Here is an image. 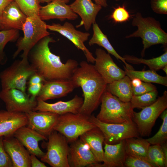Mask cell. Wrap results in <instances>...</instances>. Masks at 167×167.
Wrapping results in <instances>:
<instances>
[{"label":"cell","instance_id":"cell-1","mask_svg":"<svg viewBox=\"0 0 167 167\" xmlns=\"http://www.w3.org/2000/svg\"><path fill=\"white\" fill-rule=\"evenodd\" d=\"M54 42L49 36L40 40L28 54L30 63L46 80L71 79L78 63L72 59L63 63L60 56L50 49L49 43Z\"/></svg>","mask_w":167,"mask_h":167},{"label":"cell","instance_id":"cell-2","mask_svg":"<svg viewBox=\"0 0 167 167\" xmlns=\"http://www.w3.org/2000/svg\"><path fill=\"white\" fill-rule=\"evenodd\" d=\"M71 79L76 88L81 87L84 97L79 113L90 116L101 102L107 84L95 69L94 65L82 61L74 71Z\"/></svg>","mask_w":167,"mask_h":167},{"label":"cell","instance_id":"cell-3","mask_svg":"<svg viewBox=\"0 0 167 167\" xmlns=\"http://www.w3.org/2000/svg\"><path fill=\"white\" fill-rule=\"evenodd\" d=\"M132 25L137 27V30L125 37L141 38L143 45L141 52L142 57H144L146 50L153 45L161 44L166 46L167 33L162 29L160 22L154 18L150 16L143 17L138 12L133 19Z\"/></svg>","mask_w":167,"mask_h":167},{"label":"cell","instance_id":"cell-4","mask_svg":"<svg viewBox=\"0 0 167 167\" xmlns=\"http://www.w3.org/2000/svg\"><path fill=\"white\" fill-rule=\"evenodd\" d=\"M101 109L96 117L100 121L110 124H126L133 122L134 109L130 102L119 100L107 90L103 94Z\"/></svg>","mask_w":167,"mask_h":167},{"label":"cell","instance_id":"cell-5","mask_svg":"<svg viewBox=\"0 0 167 167\" xmlns=\"http://www.w3.org/2000/svg\"><path fill=\"white\" fill-rule=\"evenodd\" d=\"M46 25L38 15L27 17L22 30L24 36L17 41V49L13 54V58H16L23 51L22 59H28V54L32 49L40 40L49 35Z\"/></svg>","mask_w":167,"mask_h":167},{"label":"cell","instance_id":"cell-6","mask_svg":"<svg viewBox=\"0 0 167 167\" xmlns=\"http://www.w3.org/2000/svg\"><path fill=\"white\" fill-rule=\"evenodd\" d=\"M90 117L79 113L59 115L54 130L63 135L71 143L85 132L96 127Z\"/></svg>","mask_w":167,"mask_h":167},{"label":"cell","instance_id":"cell-7","mask_svg":"<svg viewBox=\"0 0 167 167\" xmlns=\"http://www.w3.org/2000/svg\"><path fill=\"white\" fill-rule=\"evenodd\" d=\"M36 72L28 59L16 60L0 73L2 89L15 88L26 92L27 81Z\"/></svg>","mask_w":167,"mask_h":167},{"label":"cell","instance_id":"cell-8","mask_svg":"<svg viewBox=\"0 0 167 167\" xmlns=\"http://www.w3.org/2000/svg\"><path fill=\"white\" fill-rule=\"evenodd\" d=\"M48 137L47 151L41 158V161L52 167H70L69 146L66 138L55 130Z\"/></svg>","mask_w":167,"mask_h":167},{"label":"cell","instance_id":"cell-9","mask_svg":"<svg viewBox=\"0 0 167 167\" xmlns=\"http://www.w3.org/2000/svg\"><path fill=\"white\" fill-rule=\"evenodd\" d=\"M167 108V92L157 98L151 105L144 108L139 112L134 111L133 122L136 124L140 135L149 136L156 121Z\"/></svg>","mask_w":167,"mask_h":167},{"label":"cell","instance_id":"cell-10","mask_svg":"<svg viewBox=\"0 0 167 167\" xmlns=\"http://www.w3.org/2000/svg\"><path fill=\"white\" fill-rule=\"evenodd\" d=\"M90 117L92 122L103 134L104 143L114 144L127 139L138 137L140 135L134 122L129 123L110 124L100 121L94 115H91Z\"/></svg>","mask_w":167,"mask_h":167},{"label":"cell","instance_id":"cell-11","mask_svg":"<svg viewBox=\"0 0 167 167\" xmlns=\"http://www.w3.org/2000/svg\"><path fill=\"white\" fill-rule=\"evenodd\" d=\"M0 98L5 103L6 110L27 113L33 111L37 104L36 98L15 88L2 89Z\"/></svg>","mask_w":167,"mask_h":167},{"label":"cell","instance_id":"cell-12","mask_svg":"<svg viewBox=\"0 0 167 167\" xmlns=\"http://www.w3.org/2000/svg\"><path fill=\"white\" fill-rule=\"evenodd\" d=\"M46 27L47 29L57 32L68 39L78 49L83 51L88 62L94 63L95 58L84 44L90 35L89 33L76 30L71 23L68 22L63 25L58 23L47 24Z\"/></svg>","mask_w":167,"mask_h":167},{"label":"cell","instance_id":"cell-13","mask_svg":"<svg viewBox=\"0 0 167 167\" xmlns=\"http://www.w3.org/2000/svg\"><path fill=\"white\" fill-rule=\"evenodd\" d=\"M95 54V68L107 84L126 75L125 71L116 64L110 54L101 48L96 49Z\"/></svg>","mask_w":167,"mask_h":167},{"label":"cell","instance_id":"cell-14","mask_svg":"<svg viewBox=\"0 0 167 167\" xmlns=\"http://www.w3.org/2000/svg\"><path fill=\"white\" fill-rule=\"evenodd\" d=\"M70 0H53L45 6H41L38 15L42 20L57 19L62 21L66 19L74 20L78 15L67 4Z\"/></svg>","mask_w":167,"mask_h":167},{"label":"cell","instance_id":"cell-15","mask_svg":"<svg viewBox=\"0 0 167 167\" xmlns=\"http://www.w3.org/2000/svg\"><path fill=\"white\" fill-rule=\"evenodd\" d=\"M25 114L27 126L46 137L54 130L59 115L48 111H32Z\"/></svg>","mask_w":167,"mask_h":167},{"label":"cell","instance_id":"cell-16","mask_svg":"<svg viewBox=\"0 0 167 167\" xmlns=\"http://www.w3.org/2000/svg\"><path fill=\"white\" fill-rule=\"evenodd\" d=\"M76 88L72 79L46 80L43 83L36 100L44 101L67 96Z\"/></svg>","mask_w":167,"mask_h":167},{"label":"cell","instance_id":"cell-17","mask_svg":"<svg viewBox=\"0 0 167 167\" xmlns=\"http://www.w3.org/2000/svg\"><path fill=\"white\" fill-rule=\"evenodd\" d=\"M71 143L68 156L70 167H90L98 163L88 145L80 139Z\"/></svg>","mask_w":167,"mask_h":167},{"label":"cell","instance_id":"cell-18","mask_svg":"<svg viewBox=\"0 0 167 167\" xmlns=\"http://www.w3.org/2000/svg\"><path fill=\"white\" fill-rule=\"evenodd\" d=\"M13 135L26 148L30 154L41 158L45 155V153L39 147V142L47 140V137L27 125L18 129Z\"/></svg>","mask_w":167,"mask_h":167},{"label":"cell","instance_id":"cell-19","mask_svg":"<svg viewBox=\"0 0 167 167\" xmlns=\"http://www.w3.org/2000/svg\"><path fill=\"white\" fill-rule=\"evenodd\" d=\"M5 149L12 161L13 167H31L30 153L13 135L3 137Z\"/></svg>","mask_w":167,"mask_h":167},{"label":"cell","instance_id":"cell-20","mask_svg":"<svg viewBox=\"0 0 167 167\" xmlns=\"http://www.w3.org/2000/svg\"><path fill=\"white\" fill-rule=\"evenodd\" d=\"M37 104L33 111H48L59 115L67 113H77L83 105L84 99L75 95L72 99L66 101H60L53 103L37 100Z\"/></svg>","mask_w":167,"mask_h":167},{"label":"cell","instance_id":"cell-21","mask_svg":"<svg viewBox=\"0 0 167 167\" xmlns=\"http://www.w3.org/2000/svg\"><path fill=\"white\" fill-rule=\"evenodd\" d=\"M70 6L81 19L79 26L84 25L87 31L96 23L97 15L102 8L101 6L94 3L92 0H75Z\"/></svg>","mask_w":167,"mask_h":167},{"label":"cell","instance_id":"cell-22","mask_svg":"<svg viewBox=\"0 0 167 167\" xmlns=\"http://www.w3.org/2000/svg\"><path fill=\"white\" fill-rule=\"evenodd\" d=\"M28 119L25 113L0 110V136L13 135L20 127L27 125Z\"/></svg>","mask_w":167,"mask_h":167},{"label":"cell","instance_id":"cell-23","mask_svg":"<svg viewBox=\"0 0 167 167\" xmlns=\"http://www.w3.org/2000/svg\"><path fill=\"white\" fill-rule=\"evenodd\" d=\"M104 143L103 164L98 163L90 167H124L126 155L125 148V140L114 144Z\"/></svg>","mask_w":167,"mask_h":167},{"label":"cell","instance_id":"cell-24","mask_svg":"<svg viewBox=\"0 0 167 167\" xmlns=\"http://www.w3.org/2000/svg\"><path fill=\"white\" fill-rule=\"evenodd\" d=\"M1 17L2 30H22L27 18L15 0L10 2L5 7Z\"/></svg>","mask_w":167,"mask_h":167},{"label":"cell","instance_id":"cell-25","mask_svg":"<svg viewBox=\"0 0 167 167\" xmlns=\"http://www.w3.org/2000/svg\"><path fill=\"white\" fill-rule=\"evenodd\" d=\"M79 139L88 145L98 162H103L104 151L102 146L105 137L99 128L96 126L87 131Z\"/></svg>","mask_w":167,"mask_h":167},{"label":"cell","instance_id":"cell-26","mask_svg":"<svg viewBox=\"0 0 167 167\" xmlns=\"http://www.w3.org/2000/svg\"><path fill=\"white\" fill-rule=\"evenodd\" d=\"M92 29L93 35L88 42L89 46L97 44L103 47L107 51L108 53L114 56L117 59L122 61L125 64V67L127 69L134 70L132 66L128 64L124 58L117 52L109 42L107 36L102 32L96 23L92 24Z\"/></svg>","mask_w":167,"mask_h":167},{"label":"cell","instance_id":"cell-27","mask_svg":"<svg viewBox=\"0 0 167 167\" xmlns=\"http://www.w3.org/2000/svg\"><path fill=\"white\" fill-rule=\"evenodd\" d=\"M106 90L124 102H130L133 96L131 80L126 75L107 84Z\"/></svg>","mask_w":167,"mask_h":167},{"label":"cell","instance_id":"cell-28","mask_svg":"<svg viewBox=\"0 0 167 167\" xmlns=\"http://www.w3.org/2000/svg\"><path fill=\"white\" fill-rule=\"evenodd\" d=\"M150 145L146 139L139 137L125 140V148L127 155L141 157L147 161V154Z\"/></svg>","mask_w":167,"mask_h":167},{"label":"cell","instance_id":"cell-29","mask_svg":"<svg viewBox=\"0 0 167 167\" xmlns=\"http://www.w3.org/2000/svg\"><path fill=\"white\" fill-rule=\"evenodd\" d=\"M126 75L131 80L137 78L147 83H155L167 86V76H163L158 74L156 71L151 70L136 71L127 69L124 66Z\"/></svg>","mask_w":167,"mask_h":167},{"label":"cell","instance_id":"cell-30","mask_svg":"<svg viewBox=\"0 0 167 167\" xmlns=\"http://www.w3.org/2000/svg\"><path fill=\"white\" fill-rule=\"evenodd\" d=\"M123 57L126 62L135 64H144L147 65L150 70L156 71L162 69L165 66L167 65V49L161 55L150 59L139 58L128 55H125Z\"/></svg>","mask_w":167,"mask_h":167},{"label":"cell","instance_id":"cell-31","mask_svg":"<svg viewBox=\"0 0 167 167\" xmlns=\"http://www.w3.org/2000/svg\"><path fill=\"white\" fill-rule=\"evenodd\" d=\"M158 94L156 89L140 95H133L130 101L132 107L142 109L151 105L156 101Z\"/></svg>","mask_w":167,"mask_h":167},{"label":"cell","instance_id":"cell-32","mask_svg":"<svg viewBox=\"0 0 167 167\" xmlns=\"http://www.w3.org/2000/svg\"><path fill=\"white\" fill-rule=\"evenodd\" d=\"M19 30L11 29L0 31V64H5L7 58L4 52V48L9 42L15 41L19 37Z\"/></svg>","mask_w":167,"mask_h":167},{"label":"cell","instance_id":"cell-33","mask_svg":"<svg viewBox=\"0 0 167 167\" xmlns=\"http://www.w3.org/2000/svg\"><path fill=\"white\" fill-rule=\"evenodd\" d=\"M161 118L162 123L157 133L151 138L146 139L151 145L162 144L167 143V109L161 113Z\"/></svg>","mask_w":167,"mask_h":167},{"label":"cell","instance_id":"cell-34","mask_svg":"<svg viewBox=\"0 0 167 167\" xmlns=\"http://www.w3.org/2000/svg\"><path fill=\"white\" fill-rule=\"evenodd\" d=\"M15 1L27 17L38 15L41 7L38 0H15Z\"/></svg>","mask_w":167,"mask_h":167},{"label":"cell","instance_id":"cell-35","mask_svg":"<svg viewBox=\"0 0 167 167\" xmlns=\"http://www.w3.org/2000/svg\"><path fill=\"white\" fill-rule=\"evenodd\" d=\"M124 165L126 167H155L153 164L143 158L127 154Z\"/></svg>","mask_w":167,"mask_h":167},{"label":"cell","instance_id":"cell-36","mask_svg":"<svg viewBox=\"0 0 167 167\" xmlns=\"http://www.w3.org/2000/svg\"><path fill=\"white\" fill-rule=\"evenodd\" d=\"M149 148L152 151L157 161L158 167L167 166V154L164 152L160 144L150 145Z\"/></svg>","mask_w":167,"mask_h":167},{"label":"cell","instance_id":"cell-37","mask_svg":"<svg viewBox=\"0 0 167 167\" xmlns=\"http://www.w3.org/2000/svg\"><path fill=\"white\" fill-rule=\"evenodd\" d=\"M110 17L115 23H121L128 21L130 15L129 12L123 5L115 8Z\"/></svg>","mask_w":167,"mask_h":167},{"label":"cell","instance_id":"cell-38","mask_svg":"<svg viewBox=\"0 0 167 167\" xmlns=\"http://www.w3.org/2000/svg\"><path fill=\"white\" fill-rule=\"evenodd\" d=\"M3 137L0 136V167H13L11 159L3 144Z\"/></svg>","mask_w":167,"mask_h":167},{"label":"cell","instance_id":"cell-39","mask_svg":"<svg viewBox=\"0 0 167 167\" xmlns=\"http://www.w3.org/2000/svg\"><path fill=\"white\" fill-rule=\"evenodd\" d=\"M151 7L155 13L167 14V0H151Z\"/></svg>","mask_w":167,"mask_h":167},{"label":"cell","instance_id":"cell-40","mask_svg":"<svg viewBox=\"0 0 167 167\" xmlns=\"http://www.w3.org/2000/svg\"><path fill=\"white\" fill-rule=\"evenodd\" d=\"M133 95H140L157 89L156 86L151 83L142 81L139 85L132 87Z\"/></svg>","mask_w":167,"mask_h":167},{"label":"cell","instance_id":"cell-41","mask_svg":"<svg viewBox=\"0 0 167 167\" xmlns=\"http://www.w3.org/2000/svg\"><path fill=\"white\" fill-rule=\"evenodd\" d=\"M43 83L28 85V91L31 96L36 98L41 89Z\"/></svg>","mask_w":167,"mask_h":167},{"label":"cell","instance_id":"cell-42","mask_svg":"<svg viewBox=\"0 0 167 167\" xmlns=\"http://www.w3.org/2000/svg\"><path fill=\"white\" fill-rule=\"evenodd\" d=\"M28 80V85L43 83L46 81L42 76L36 72L30 77Z\"/></svg>","mask_w":167,"mask_h":167},{"label":"cell","instance_id":"cell-43","mask_svg":"<svg viewBox=\"0 0 167 167\" xmlns=\"http://www.w3.org/2000/svg\"><path fill=\"white\" fill-rule=\"evenodd\" d=\"M34 155L31 154L30 160L31 167H46L43 162L39 160Z\"/></svg>","mask_w":167,"mask_h":167},{"label":"cell","instance_id":"cell-44","mask_svg":"<svg viewBox=\"0 0 167 167\" xmlns=\"http://www.w3.org/2000/svg\"><path fill=\"white\" fill-rule=\"evenodd\" d=\"M15 0H0V16H1L5 7L10 2Z\"/></svg>","mask_w":167,"mask_h":167},{"label":"cell","instance_id":"cell-45","mask_svg":"<svg viewBox=\"0 0 167 167\" xmlns=\"http://www.w3.org/2000/svg\"><path fill=\"white\" fill-rule=\"evenodd\" d=\"M95 3L102 7H106L108 6L107 0H94Z\"/></svg>","mask_w":167,"mask_h":167},{"label":"cell","instance_id":"cell-46","mask_svg":"<svg viewBox=\"0 0 167 167\" xmlns=\"http://www.w3.org/2000/svg\"><path fill=\"white\" fill-rule=\"evenodd\" d=\"M142 81L139 79L135 78L131 80L132 87H135L140 85Z\"/></svg>","mask_w":167,"mask_h":167},{"label":"cell","instance_id":"cell-47","mask_svg":"<svg viewBox=\"0 0 167 167\" xmlns=\"http://www.w3.org/2000/svg\"><path fill=\"white\" fill-rule=\"evenodd\" d=\"M53 0H38L40 3H48Z\"/></svg>","mask_w":167,"mask_h":167},{"label":"cell","instance_id":"cell-48","mask_svg":"<svg viewBox=\"0 0 167 167\" xmlns=\"http://www.w3.org/2000/svg\"><path fill=\"white\" fill-rule=\"evenodd\" d=\"M162 69L163 71L165 72L166 74V75H167V65L165 66L161 69Z\"/></svg>","mask_w":167,"mask_h":167},{"label":"cell","instance_id":"cell-49","mask_svg":"<svg viewBox=\"0 0 167 167\" xmlns=\"http://www.w3.org/2000/svg\"><path fill=\"white\" fill-rule=\"evenodd\" d=\"M2 30V18L1 16H0V31Z\"/></svg>","mask_w":167,"mask_h":167},{"label":"cell","instance_id":"cell-50","mask_svg":"<svg viewBox=\"0 0 167 167\" xmlns=\"http://www.w3.org/2000/svg\"><path fill=\"white\" fill-rule=\"evenodd\" d=\"M114 0V1H122V0Z\"/></svg>","mask_w":167,"mask_h":167}]
</instances>
